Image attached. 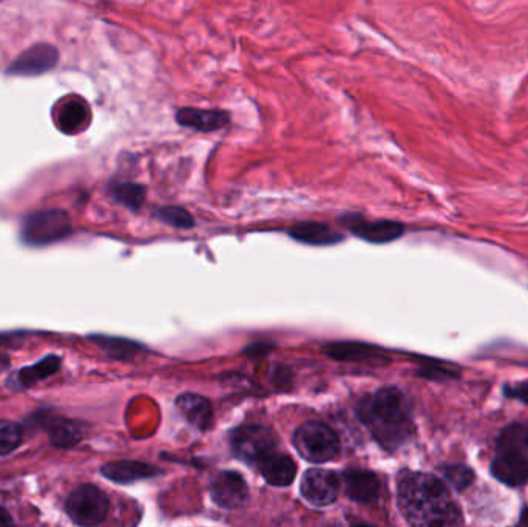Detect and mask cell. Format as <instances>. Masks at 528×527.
<instances>
[{
	"label": "cell",
	"mask_w": 528,
	"mask_h": 527,
	"mask_svg": "<svg viewBox=\"0 0 528 527\" xmlns=\"http://www.w3.org/2000/svg\"><path fill=\"white\" fill-rule=\"evenodd\" d=\"M110 195L122 206L138 211L146 200V188L136 183H113L110 186Z\"/></svg>",
	"instance_id": "obj_21"
},
{
	"label": "cell",
	"mask_w": 528,
	"mask_h": 527,
	"mask_svg": "<svg viewBox=\"0 0 528 527\" xmlns=\"http://www.w3.org/2000/svg\"><path fill=\"white\" fill-rule=\"evenodd\" d=\"M448 481L451 482L458 491H462L473 481V471L465 466H448L443 469Z\"/></svg>",
	"instance_id": "obj_27"
},
{
	"label": "cell",
	"mask_w": 528,
	"mask_h": 527,
	"mask_svg": "<svg viewBox=\"0 0 528 527\" xmlns=\"http://www.w3.org/2000/svg\"><path fill=\"white\" fill-rule=\"evenodd\" d=\"M291 237L306 244H316V246H326V244H336L342 242V233L336 232L334 229L326 224L312 223L305 222L298 223L289 231Z\"/></svg>",
	"instance_id": "obj_18"
},
{
	"label": "cell",
	"mask_w": 528,
	"mask_h": 527,
	"mask_svg": "<svg viewBox=\"0 0 528 527\" xmlns=\"http://www.w3.org/2000/svg\"><path fill=\"white\" fill-rule=\"evenodd\" d=\"M22 444V429L17 424L0 426V455H8Z\"/></svg>",
	"instance_id": "obj_26"
},
{
	"label": "cell",
	"mask_w": 528,
	"mask_h": 527,
	"mask_svg": "<svg viewBox=\"0 0 528 527\" xmlns=\"http://www.w3.org/2000/svg\"><path fill=\"white\" fill-rule=\"evenodd\" d=\"M71 232L70 220L62 211L31 213L22 224V240L30 246H46L66 239Z\"/></svg>",
	"instance_id": "obj_5"
},
{
	"label": "cell",
	"mask_w": 528,
	"mask_h": 527,
	"mask_svg": "<svg viewBox=\"0 0 528 527\" xmlns=\"http://www.w3.org/2000/svg\"><path fill=\"white\" fill-rule=\"evenodd\" d=\"M211 495L212 500L223 509H238L246 504L249 491L240 473L222 471L212 481Z\"/></svg>",
	"instance_id": "obj_10"
},
{
	"label": "cell",
	"mask_w": 528,
	"mask_h": 527,
	"mask_svg": "<svg viewBox=\"0 0 528 527\" xmlns=\"http://www.w3.org/2000/svg\"><path fill=\"white\" fill-rule=\"evenodd\" d=\"M343 222L351 229L352 233L371 243H388L399 239L403 233V226L398 222L388 220L368 222L358 215H347V218H343Z\"/></svg>",
	"instance_id": "obj_12"
},
{
	"label": "cell",
	"mask_w": 528,
	"mask_h": 527,
	"mask_svg": "<svg viewBox=\"0 0 528 527\" xmlns=\"http://www.w3.org/2000/svg\"><path fill=\"white\" fill-rule=\"evenodd\" d=\"M101 473L110 481L118 482V484H130V482L156 477L161 471L146 462L116 461L109 462L102 467Z\"/></svg>",
	"instance_id": "obj_16"
},
{
	"label": "cell",
	"mask_w": 528,
	"mask_h": 527,
	"mask_svg": "<svg viewBox=\"0 0 528 527\" xmlns=\"http://www.w3.org/2000/svg\"><path fill=\"white\" fill-rule=\"evenodd\" d=\"M56 124L59 130L68 135L86 130L91 122V108L88 102L79 97L64 98L55 108Z\"/></svg>",
	"instance_id": "obj_11"
},
{
	"label": "cell",
	"mask_w": 528,
	"mask_h": 527,
	"mask_svg": "<svg viewBox=\"0 0 528 527\" xmlns=\"http://www.w3.org/2000/svg\"><path fill=\"white\" fill-rule=\"evenodd\" d=\"M61 368V359L57 356H47L35 366L26 367L19 373V382L22 387H30L35 382L47 379Z\"/></svg>",
	"instance_id": "obj_20"
},
{
	"label": "cell",
	"mask_w": 528,
	"mask_h": 527,
	"mask_svg": "<svg viewBox=\"0 0 528 527\" xmlns=\"http://www.w3.org/2000/svg\"><path fill=\"white\" fill-rule=\"evenodd\" d=\"M519 524H525V526H528V509H525V511L523 512V515H521Z\"/></svg>",
	"instance_id": "obj_30"
},
{
	"label": "cell",
	"mask_w": 528,
	"mask_h": 527,
	"mask_svg": "<svg viewBox=\"0 0 528 527\" xmlns=\"http://www.w3.org/2000/svg\"><path fill=\"white\" fill-rule=\"evenodd\" d=\"M327 356L338 360H362L373 356V348L362 344H334L326 348Z\"/></svg>",
	"instance_id": "obj_24"
},
{
	"label": "cell",
	"mask_w": 528,
	"mask_h": 527,
	"mask_svg": "<svg viewBox=\"0 0 528 527\" xmlns=\"http://www.w3.org/2000/svg\"><path fill=\"white\" fill-rule=\"evenodd\" d=\"M50 439L59 449H70L82 439V429L76 422L61 421L51 422Z\"/></svg>",
	"instance_id": "obj_22"
},
{
	"label": "cell",
	"mask_w": 528,
	"mask_h": 527,
	"mask_svg": "<svg viewBox=\"0 0 528 527\" xmlns=\"http://www.w3.org/2000/svg\"><path fill=\"white\" fill-rule=\"evenodd\" d=\"M176 407L181 411V415L186 418V421L198 430H207L213 422V411H212L211 402L206 398L193 393H184L178 396Z\"/></svg>",
	"instance_id": "obj_17"
},
{
	"label": "cell",
	"mask_w": 528,
	"mask_h": 527,
	"mask_svg": "<svg viewBox=\"0 0 528 527\" xmlns=\"http://www.w3.org/2000/svg\"><path fill=\"white\" fill-rule=\"evenodd\" d=\"M13 524V518L10 513L6 512L5 509L0 507V526H10Z\"/></svg>",
	"instance_id": "obj_29"
},
{
	"label": "cell",
	"mask_w": 528,
	"mask_h": 527,
	"mask_svg": "<svg viewBox=\"0 0 528 527\" xmlns=\"http://www.w3.org/2000/svg\"><path fill=\"white\" fill-rule=\"evenodd\" d=\"M343 487L347 498L357 502H373L380 492L378 475L362 469H351L342 475Z\"/></svg>",
	"instance_id": "obj_14"
},
{
	"label": "cell",
	"mask_w": 528,
	"mask_h": 527,
	"mask_svg": "<svg viewBox=\"0 0 528 527\" xmlns=\"http://www.w3.org/2000/svg\"><path fill=\"white\" fill-rule=\"evenodd\" d=\"M503 393H505L508 398H513V399H519V401L528 404V380L527 382H523V384H518V386L505 387Z\"/></svg>",
	"instance_id": "obj_28"
},
{
	"label": "cell",
	"mask_w": 528,
	"mask_h": 527,
	"mask_svg": "<svg viewBox=\"0 0 528 527\" xmlns=\"http://www.w3.org/2000/svg\"><path fill=\"white\" fill-rule=\"evenodd\" d=\"M175 121L178 126L191 129L195 132H218L231 124L232 113L222 108L181 107L176 110Z\"/></svg>",
	"instance_id": "obj_8"
},
{
	"label": "cell",
	"mask_w": 528,
	"mask_h": 527,
	"mask_svg": "<svg viewBox=\"0 0 528 527\" xmlns=\"http://www.w3.org/2000/svg\"><path fill=\"white\" fill-rule=\"evenodd\" d=\"M492 471L499 481L507 486H523L528 481L527 453L498 450V455L492 464Z\"/></svg>",
	"instance_id": "obj_13"
},
{
	"label": "cell",
	"mask_w": 528,
	"mask_h": 527,
	"mask_svg": "<svg viewBox=\"0 0 528 527\" xmlns=\"http://www.w3.org/2000/svg\"><path fill=\"white\" fill-rule=\"evenodd\" d=\"M263 478L271 486L286 487L294 482V478L297 475V466L292 458L272 451L266 458L257 464Z\"/></svg>",
	"instance_id": "obj_15"
},
{
	"label": "cell",
	"mask_w": 528,
	"mask_h": 527,
	"mask_svg": "<svg viewBox=\"0 0 528 527\" xmlns=\"http://www.w3.org/2000/svg\"><path fill=\"white\" fill-rule=\"evenodd\" d=\"M498 450L519 451L527 453L528 451V424L516 422L512 426L505 427L496 442Z\"/></svg>",
	"instance_id": "obj_19"
},
{
	"label": "cell",
	"mask_w": 528,
	"mask_h": 527,
	"mask_svg": "<svg viewBox=\"0 0 528 527\" xmlns=\"http://www.w3.org/2000/svg\"><path fill=\"white\" fill-rule=\"evenodd\" d=\"M90 339L101 350L106 351L107 355L116 359H127L141 350V346L131 340L118 339V337H109V336H91Z\"/></svg>",
	"instance_id": "obj_23"
},
{
	"label": "cell",
	"mask_w": 528,
	"mask_h": 527,
	"mask_svg": "<svg viewBox=\"0 0 528 527\" xmlns=\"http://www.w3.org/2000/svg\"><path fill=\"white\" fill-rule=\"evenodd\" d=\"M399 507L413 526H458L463 518L461 507L442 480L422 473L403 471L399 477Z\"/></svg>",
	"instance_id": "obj_1"
},
{
	"label": "cell",
	"mask_w": 528,
	"mask_h": 527,
	"mask_svg": "<svg viewBox=\"0 0 528 527\" xmlns=\"http://www.w3.org/2000/svg\"><path fill=\"white\" fill-rule=\"evenodd\" d=\"M340 481L338 477L331 470L325 469H309L303 475L302 495L312 506H329L338 497Z\"/></svg>",
	"instance_id": "obj_7"
},
{
	"label": "cell",
	"mask_w": 528,
	"mask_h": 527,
	"mask_svg": "<svg viewBox=\"0 0 528 527\" xmlns=\"http://www.w3.org/2000/svg\"><path fill=\"white\" fill-rule=\"evenodd\" d=\"M66 511L71 522L79 526H98L109 515L110 501L101 489L84 484L68 495Z\"/></svg>",
	"instance_id": "obj_4"
},
{
	"label": "cell",
	"mask_w": 528,
	"mask_h": 527,
	"mask_svg": "<svg viewBox=\"0 0 528 527\" xmlns=\"http://www.w3.org/2000/svg\"><path fill=\"white\" fill-rule=\"evenodd\" d=\"M277 438L263 426H243L232 433V449L247 464H258L275 451Z\"/></svg>",
	"instance_id": "obj_6"
},
{
	"label": "cell",
	"mask_w": 528,
	"mask_h": 527,
	"mask_svg": "<svg viewBox=\"0 0 528 527\" xmlns=\"http://www.w3.org/2000/svg\"><path fill=\"white\" fill-rule=\"evenodd\" d=\"M294 446L306 461L314 464L331 461L340 450L336 431L322 422H306L294 435Z\"/></svg>",
	"instance_id": "obj_3"
},
{
	"label": "cell",
	"mask_w": 528,
	"mask_h": 527,
	"mask_svg": "<svg viewBox=\"0 0 528 527\" xmlns=\"http://www.w3.org/2000/svg\"><path fill=\"white\" fill-rule=\"evenodd\" d=\"M360 418L383 447L398 449L413 433L411 404L396 387H385L362 402Z\"/></svg>",
	"instance_id": "obj_2"
},
{
	"label": "cell",
	"mask_w": 528,
	"mask_h": 527,
	"mask_svg": "<svg viewBox=\"0 0 528 527\" xmlns=\"http://www.w3.org/2000/svg\"><path fill=\"white\" fill-rule=\"evenodd\" d=\"M155 215L158 220L171 224L173 228L191 229L195 226L191 213L180 206H161V208L156 209Z\"/></svg>",
	"instance_id": "obj_25"
},
{
	"label": "cell",
	"mask_w": 528,
	"mask_h": 527,
	"mask_svg": "<svg viewBox=\"0 0 528 527\" xmlns=\"http://www.w3.org/2000/svg\"><path fill=\"white\" fill-rule=\"evenodd\" d=\"M59 55L55 46L48 44H37L21 53L8 68L15 77H39L42 73L55 68Z\"/></svg>",
	"instance_id": "obj_9"
}]
</instances>
